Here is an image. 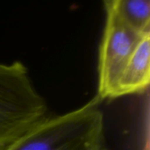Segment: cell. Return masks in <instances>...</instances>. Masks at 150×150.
I'll return each mask as SVG.
<instances>
[{"instance_id":"3957f363","label":"cell","mask_w":150,"mask_h":150,"mask_svg":"<svg viewBox=\"0 0 150 150\" xmlns=\"http://www.w3.org/2000/svg\"><path fill=\"white\" fill-rule=\"evenodd\" d=\"M105 24L98 51V92L100 100L110 98L114 84L135 47L146 34L122 23L105 4Z\"/></svg>"},{"instance_id":"52a82bcc","label":"cell","mask_w":150,"mask_h":150,"mask_svg":"<svg viewBox=\"0 0 150 150\" xmlns=\"http://www.w3.org/2000/svg\"><path fill=\"white\" fill-rule=\"evenodd\" d=\"M105 150H107V149H105Z\"/></svg>"},{"instance_id":"277c9868","label":"cell","mask_w":150,"mask_h":150,"mask_svg":"<svg viewBox=\"0 0 150 150\" xmlns=\"http://www.w3.org/2000/svg\"><path fill=\"white\" fill-rule=\"evenodd\" d=\"M150 83V33H146L120 74L110 98L144 92Z\"/></svg>"},{"instance_id":"7a4b0ae2","label":"cell","mask_w":150,"mask_h":150,"mask_svg":"<svg viewBox=\"0 0 150 150\" xmlns=\"http://www.w3.org/2000/svg\"><path fill=\"white\" fill-rule=\"evenodd\" d=\"M101 102L95 97L70 112L48 116L7 150H60L77 137L105 128Z\"/></svg>"},{"instance_id":"6da1fadb","label":"cell","mask_w":150,"mask_h":150,"mask_svg":"<svg viewBox=\"0 0 150 150\" xmlns=\"http://www.w3.org/2000/svg\"><path fill=\"white\" fill-rule=\"evenodd\" d=\"M48 117L46 99L20 62L0 63V150H7Z\"/></svg>"},{"instance_id":"8992f818","label":"cell","mask_w":150,"mask_h":150,"mask_svg":"<svg viewBox=\"0 0 150 150\" xmlns=\"http://www.w3.org/2000/svg\"><path fill=\"white\" fill-rule=\"evenodd\" d=\"M143 150H150V139H149V124L148 120L147 124V133H146V141H145V145H144V149Z\"/></svg>"},{"instance_id":"5b68a950","label":"cell","mask_w":150,"mask_h":150,"mask_svg":"<svg viewBox=\"0 0 150 150\" xmlns=\"http://www.w3.org/2000/svg\"><path fill=\"white\" fill-rule=\"evenodd\" d=\"M104 4L131 29L142 34L150 33L149 0H106Z\"/></svg>"}]
</instances>
